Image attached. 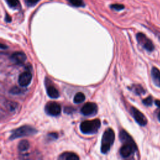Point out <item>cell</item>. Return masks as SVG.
<instances>
[{
  "instance_id": "6da1fadb",
  "label": "cell",
  "mask_w": 160,
  "mask_h": 160,
  "mask_svg": "<svg viewBox=\"0 0 160 160\" xmlns=\"http://www.w3.org/2000/svg\"><path fill=\"white\" fill-rule=\"evenodd\" d=\"M119 139L121 142L123 143V145L119 150L120 155L124 158L131 156L137 149L136 144L134 142L132 138L126 131H125L124 130H121L119 133Z\"/></svg>"
},
{
  "instance_id": "7a4b0ae2",
  "label": "cell",
  "mask_w": 160,
  "mask_h": 160,
  "mask_svg": "<svg viewBox=\"0 0 160 160\" xmlns=\"http://www.w3.org/2000/svg\"><path fill=\"white\" fill-rule=\"evenodd\" d=\"M101 127V121L98 119L83 121L80 124V130L85 134H93L98 132Z\"/></svg>"
},
{
  "instance_id": "3957f363",
  "label": "cell",
  "mask_w": 160,
  "mask_h": 160,
  "mask_svg": "<svg viewBox=\"0 0 160 160\" xmlns=\"http://www.w3.org/2000/svg\"><path fill=\"white\" fill-rule=\"evenodd\" d=\"M114 133L112 129H107L104 132L101 139V151L102 153L106 154L109 151L114 143Z\"/></svg>"
},
{
  "instance_id": "277c9868",
  "label": "cell",
  "mask_w": 160,
  "mask_h": 160,
  "mask_svg": "<svg viewBox=\"0 0 160 160\" xmlns=\"http://www.w3.org/2000/svg\"><path fill=\"white\" fill-rule=\"evenodd\" d=\"M37 133V130L34 128L25 125L19 128L13 130L11 132V136L9 137V139L13 140L14 139H17L19 138H21L24 136H32Z\"/></svg>"
},
{
  "instance_id": "5b68a950",
  "label": "cell",
  "mask_w": 160,
  "mask_h": 160,
  "mask_svg": "<svg viewBox=\"0 0 160 160\" xmlns=\"http://www.w3.org/2000/svg\"><path fill=\"white\" fill-rule=\"evenodd\" d=\"M136 39L138 43L141 45L143 48H144L147 51L151 52L153 51L154 46L153 43L149 38H148L146 35L141 33H139L136 34Z\"/></svg>"
},
{
  "instance_id": "8992f818",
  "label": "cell",
  "mask_w": 160,
  "mask_h": 160,
  "mask_svg": "<svg viewBox=\"0 0 160 160\" xmlns=\"http://www.w3.org/2000/svg\"><path fill=\"white\" fill-rule=\"evenodd\" d=\"M45 111L50 116H56L61 113V106L56 102H49L45 106Z\"/></svg>"
},
{
  "instance_id": "52a82bcc",
  "label": "cell",
  "mask_w": 160,
  "mask_h": 160,
  "mask_svg": "<svg viewBox=\"0 0 160 160\" xmlns=\"http://www.w3.org/2000/svg\"><path fill=\"white\" fill-rule=\"evenodd\" d=\"M98 111V106L96 103H86L81 109V113L84 116H93Z\"/></svg>"
},
{
  "instance_id": "ba28073f",
  "label": "cell",
  "mask_w": 160,
  "mask_h": 160,
  "mask_svg": "<svg viewBox=\"0 0 160 160\" xmlns=\"http://www.w3.org/2000/svg\"><path fill=\"white\" fill-rule=\"evenodd\" d=\"M131 111L135 121L139 125L142 126H146L148 123L147 119L141 111H139L138 109L135 108L134 107H131Z\"/></svg>"
},
{
  "instance_id": "9c48e42d",
  "label": "cell",
  "mask_w": 160,
  "mask_h": 160,
  "mask_svg": "<svg viewBox=\"0 0 160 160\" xmlns=\"http://www.w3.org/2000/svg\"><path fill=\"white\" fill-rule=\"evenodd\" d=\"M45 84H46V93L49 97L53 99H56L59 96V91H58V89L54 87L51 81L48 78L46 79V83H45Z\"/></svg>"
},
{
  "instance_id": "30bf717a",
  "label": "cell",
  "mask_w": 160,
  "mask_h": 160,
  "mask_svg": "<svg viewBox=\"0 0 160 160\" xmlns=\"http://www.w3.org/2000/svg\"><path fill=\"white\" fill-rule=\"evenodd\" d=\"M32 79V74L29 71L22 73L19 76L18 83L22 87H26L30 84Z\"/></svg>"
},
{
  "instance_id": "8fae6325",
  "label": "cell",
  "mask_w": 160,
  "mask_h": 160,
  "mask_svg": "<svg viewBox=\"0 0 160 160\" xmlns=\"http://www.w3.org/2000/svg\"><path fill=\"white\" fill-rule=\"evenodd\" d=\"M11 61L16 64H23L26 60V56L23 52L17 51L12 54L11 56Z\"/></svg>"
},
{
  "instance_id": "7c38bea8",
  "label": "cell",
  "mask_w": 160,
  "mask_h": 160,
  "mask_svg": "<svg viewBox=\"0 0 160 160\" xmlns=\"http://www.w3.org/2000/svg\"><path fill=\"white\" fill-rule=\"evenodd\" d=\"M151 76L154 84L158 87H160V71L156 68L153 67L151 69Z\"/></svg>"
},
{
  "instance_id": "4fadbf2b",
  "label": "cell",
  "mask_w": 160,
  "mask_h": 160,
  "mask_svg": "<svg viewBox=\"0 0 160 160\" xmlns=\"http://www.w3.org/2000/svg\"><path fill=\"white\" fill-rule=\"evenodd\" d=\"M59 159L61 160H78L79 158L78 155L71 152H65L61 154L58 158Z\"/></svg>"
},
{
  "instance_id": "5bb4252c",
  "label": "cell",
  "mask_w": 160,
  "mask_h": 160,
  "mask_svg": "<svg viewBox=\"0 0 160 160\" xmlns=\"http://www.w3.org/2000/svg\"><path fill=\"white\" fill-rule=\"evenodd\" d=\"M29 148V143L27 141V140H22V141H20L18 144V149L19 151L21 152H24L27 151V150Z\"/></svg>"
},
{
  "instance_id": "9a60e30c",
  "label": "cell",
  "mask_w": 160,
  "mask_h": 160,
  "mask_svg": "<svg viewBox=\"0 0 160 160\" xmlns=\"http://www.w3.org/2000/svg\"><path fill=\"white\" fill-rule=\"evenodd\" d=\"M85 100V95L81 92H79L75 94V96L74 97L73 101L74 103L76 104H79L83 102Z\"/></svg>"
},
{
  "instance_id": "2e32d148",
  "label": "cell",
  "mask_w": 160,
  "mask_h": 160,
  "mask_svg": "<svg viewBox=\"0 0 160 160\" xmlns=\"http://www.w3.org/2000/svg\"><path fill=\"white\" fill-rule=\"evenodd\" d=\"M131 89L138 95H141L145 93V90L140 84H134Z\"/></svg>"
},
{
  "instance_id": "e0dca14e",
  "label": "cell",
  "mask_w": 160,
  "mask_h": 160,
  "mask_svg": "<svg viewBox=\"0 0 160 160\" xmlns=\"http://www.w3.org/2000/svg\"><path fill=\"white\" fill-rule=\"evenodd\" d=\"M8 6L13 8H17L19 6V0H5Z\"/></svg>"
},
{
  "instance_id": "ac0fdd59",
  "label": "cell",
  "mask_w": 160,
  "mask_h": 160,
  "mask_svg": "<svg viewBox=\"0 0 160 160\" xmlns=\"http://www.w3.org/2000/svg\"><path fill=\"white\" fill-rule=\"evenodd\" d=\"M73 6L76 7H83L84 6V4L83 0H68Z\"/></svg>"
},
{
  "instance_id": "d6986e66",
  "label": "cell",
  "mask_w": 160,
  "mask_h": 160,
  "mask_svg": "<svg viewBox=\"0 0 160 160\" xmlns=\"http://www.w3.org/2000/svg\"><path fill=\"white\" fill-rule=\"evenodd\" d=\"M6 105L10 111H14V110L16 109V108L18 106V104L16 103L12 102V101H8Z\"/></svg>"
},
{
  "instance_id": "ffe728a7",
  "label": "cell",
  "mask_w": 160,
  "mask_h": 160,
  "mask_svg": "<svg viewBox=\"0 0 160 160\" xmlns=\"http://www.w3.org/2000/svg\"><path fill=\"white\" fill-rule=\"evenodd\" d=\"M21 92H22V89L17 86L13 87L9 91V93L13 94H19L20 93H21Z\"/></svg>"
},
{
  "instance_id": "44dd1931",
  "label": "cell",
  "mask_w": 160,
  "mask_h": 160,
  "mask_svg": "<svg viewBox=\"0 0 160 160\" xmlns=\"http://www.w3.org/2000/svg\"><path fill=\"white\" fill-rule=\"evenodd\" d=\"M143 103L146 105V106H151V104L153 103V98L151 96H148V98H145L143 100Z\"/></svg>"
},
{
  "instance_id": "7402d4cb",
  "label": "cell",
  "mask_w": 160,
  "mask_h": 160,
  "mask_svg": "<svg viewBox=\"0 0 160 160\" xmlns=\"http://www.w3.org/2000/svg\"><path fill=\"white\" fill-rule=\"evenodd\" d=\"M111 8L113 9L116 10V11H121V10H123L124 8V6L123 4H114L111 5Z\"/></svg>"
},
{
  "instance_id": "603a6c76",
  "label": "cell",
  "mask_w": 160,
  "mask_h": 160,
  "mask_svg": "<svg viewBox=\"0 0 160 160\" xmlns=\"http://www.w3.org/2000/svg\"><path fill=\"white\" fill-rule=\"evenodd\" d=\"M25 2L29 6H33L36 4L39 0H24Z\"/></svg>"
},
{
  "instance_id": "cb8c5ba5",
  "label": "cell",
  "mask_w": 160,
  "mask_h": 160,
  "mask_svg": "<svg viewBox=\"0 0 160 160\" xmlns=\"http://www.w3.org/2000/svg\"><path fill=\"white\" fill-rule=\"evenodd\" d=\"M74 111V109L71 107H66V108H64V113H68V114L71 113Z\"/></svg>"
},
{
  "instance_id": "d4e9b609",
  "label": "cell",
  "mask_w": 160,
  "mask_h": 160,
  "mask_svg": "<svg viewBox=\"0 0 160 160\" xmlns=\"http://www.w3.org/2000/svg\"><path fill=\"white\" fill-rule=\"evenodd\" d=\"M155 104H156V105L157 106L160 108V101H159V100H156V101H155ZM158 118L159 119V121H160V111H159V112L158 113Z\"/></svg>"
},
{
  "instance_id": "484cf974",
  "label": "cell",
  "mask_w": 160,
  "mask_h": 160,
  "mask_svg": "<svg viewBox=\"0 0 160 160\" xmlns=\"http://www.w3.org/2000/svg\"><path fill=\"white\" fill-rule=\"evenodd\" d=\"M5 21L8 23L11 21V17L8 14H6V17H5Z\"/></svg>"
}]
</instances>
